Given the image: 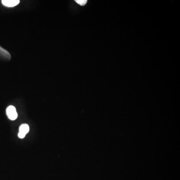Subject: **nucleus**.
Here are the masks:
<instances>
[{
  "mask_svg": "<svg viewBox=\"0 0 180 180\" xmlns=\"http://www.w3.org/2000/svg\"><path fill=\"white\" fill-rule=\"evenodd\" d=\"M6 113L9 119L11 120H15L18 117L16 109L13 106H10L8 107L6 110Z\"/></svg>",
  "mask_w": 180,
  "mask_h": 180,
  "instance_id": "1",
  "label": "nucleus"
},
{
  "mask_svg": "<svg viewBox=\"0 0 180 180\" xmlns=\"http://www.w3.org/2000/svg\"><path fill=\"white\" fill-rule=\"evenodd\" d=\"M75 2L77 3H78V4L82 6H85L87 3V0H76V1H75Z\"/></svg>",
  "mask_w": 180,
  "mask_h": 180,
  "instance_id": "4",
  "label": "nucleus"
},
{
  "mask_svg": "<svg viewBox=\"0 0 180 180\" xmlns=\"http://www.w3.org/2000/svg\"><path fill=\"white\" fill-rule=\"evenodd\" d=\"M2 3L3 5L8 7H13L18 5L20 3L19 0H3Z\"/></svg>",
  "mask_w": 180,
  "mask_h": 180,
  "instance_id": "2",
  "label": "nucleus"
},
{
  "mask_svg": "<svg viewBox=\"0 0 180 180\" xmlns=\"http://www.w3.org/2000/svg\"><path fill=\"white\" fill-rule=\"evenodd\" d=\"M29 126H28L27 124H22V125H21L20 127L19 132L21 133L26 135L29 132Z\"/></svg>",
  "mask_w": 180,
  "mask_h": 180,
  "instance_id": "3",
  "label": "nucleus"
}]
</instances>
